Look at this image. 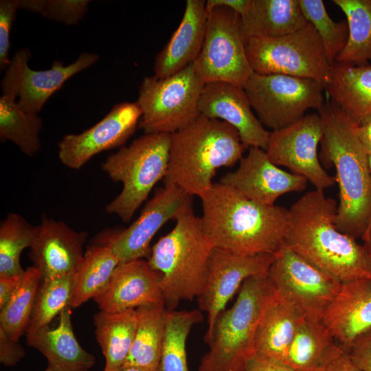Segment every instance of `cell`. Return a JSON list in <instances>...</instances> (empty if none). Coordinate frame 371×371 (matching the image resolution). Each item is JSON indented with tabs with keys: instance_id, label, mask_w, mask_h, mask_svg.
<instances>
[{
	"instance_id": "6da1fadb",
	"label": "cell",
	"mask_w": 371,
	"mask_h": 371,
	"mask_svg": "<svg viewBox=\"0 0 371 371\" xmlns=\"http://www.w3.org/2000/svg\"><path fill=\"white\" fill-rule=\"evenodd\" d=\"M337 202L324 191L311 190L289 210L282 246L341 283L371 279L368 254L335 226Z\"/></svg>"
},
{
	"instance_id": "7a4b0ae2",
	"label": "cell",
	"mask_w": 371,
	"mask_h": 371,
	"mask_svg": "<svg viewBox=\"0 0 371 371\" xmlns=\"http://www.w3.org/2000/svg\"><path fill=\"white\" fill-rule=\"evenodd\" d=\"M200 199L202 225L214 248L256 255L274 254L282 247L289 210L256 203L220 181Z\"/></svg>"
},
{
	"instance_id": "3957f363",
	"label": "cell",
	"mask_w": 371,
	"mask_h": 371,
	"mask_svg": "<svg viewBox=\"0 0 371 371\" xmlns=\"http://www.w3.org/2000/svg\"><path fill=\"white\" fill-rule=\"evenodd\" d=\"M324 135L320 155L333 164L339 189L335 224L356 240L371 229V175L368 153L361 143L357 124L330 100L317 110Z\"/></svg>"
},
{
	"instance_id": "277c9868",
	"label": "cell",
	"mask_w": 371,
	"mask_h": 371,
	"mask_svg": "<svg viewBox=\"0 0 371 371\" xmlns=\"http://www.w3.org/2000/svg\"><path fill=\"white\" fill-rule=\"evenodd\" d=\"M245 149L235 128L200 115L171 134L164 184L177 186L200 198L212 186L216 170L240 161Z\"/></svg>"
},
{
	"instance_id": "5b68a950",
	"label": "cell",
	"mask_w": 371,
	"mask_h": 371,
	"mask_svg": "<svg viewBox=\"0 0 371 371\" xmlns=\"http://www.w3.org/2000/svg\"><path fill=\"white\" fill-rule=\"evenodd\" d=\"M172 229L151 247L148 263L160 276L164 303L175 310L198 297L207 279L214 249L193 207L183 211Z\"/></svg>"
},
{
	"instance_id": "8992f818",
	"label": "cell",
	"mask_w": 371,
	"mask_h": 371,
	"mask_svg": "<svg viewBox=\"0 0 371 371\" xmlns=\"http://www.w3.org/2000/svg\"><path fill=\"white\" fill-rule=\"evenodd\" d=\"M275 297L267 274L245 280L236 300L220 313L205 341L209 350L202 357L197 371H245L254 358L260 318Z\"/></svg>"
},
{
	"instance_id": "52a82bcc",
	"label": "cell",
	"mask_w": 371,
	"mask_h": 371,
	"mask_svg": "<svg viewBox=\"0 0 371 371\" xmlns=\"http://www.w3.org/2000/svg\"><path fill=\"white\" fill-rule=\"evenodd\" d=\"M171 134L144 133L107 157L101 168L122 183L120 193L106 207L109 214L128 222L168 169Z\"/></svg>"
},
{
	"instance_id": "ba28073f",
	"label": "cell",
	"mask_w": 371,
	"mask_h": 371,
	"mask_svg": "<svg viewBox=\"0 0 371 371\" xmlns=\"http://www.w3.org/2000/svg\"><path fill=\"white\" fill-rule=\"evenodd\" d=\"M245 51L254 73L313 79L324 87L330 64L310 22L283 36L249 38L245 40Z\"/></svg>"
},
{
	"instance_id": "9c48e42d",
	"label": "cell",
	"mask_w": 371,
	"mask_h": 371,
	"mask_svg": "<svg viewBox=\"0 0 371 371\" xmlns=\"http://www.w3.org/2000/svg\"><path fill=\"white\" fill-rule=\"evenodd\" d=\"M204 85L193 63L164 78L144 77L137 100L142 113L138 127L144 133L172 134L193 122L201 115L198 103Z\"/></svg>"
},
{
	"instance_id": "30bf717a",
	"label": "cell",
	"mask_w": 371,
	"mask_h": 371,
	"mask_svg": "<svg viewBox=\"0 0 371 371\" xmlns=\"http://www.w3.org/2000/svg\"><path fill=\"white\" fill-rule=\"evenodd\" d=\"M205 38L193 63L204 83L223 82L243 87L254 73L240 30V16L234 10L216 6L207 11Z\"/></svg>"
},
{
	"instance_id": "8fae6325",
	"label": "cell",
	"mask_w": 371,
	"mask_h": 371,
	"mask_svg": "<svg viewBox=\"0 0 371 371\" xmlns=\"http://www.w3.org/2000/svg\"><path fill=\"white\" fill-rule=\"evenodd\" d=\"M243 89L260 123L273 131L285 128L317 111L324 102L321 83L283 74L253 73Z\"/></svg>"
},
{
	"instance_id": "7c38bea8",
	"label": "cell",
	"mask_w": 371,
	"mask_h": 371,
	"mask_svg": "<svg viewBox=\"0 0 371 371\" xmlns=\"http://www.w3.org/2000/svg\"><path fill=\"white\" fill-rule=\"evenodd\" d=\"M267 277L277 298L309 321H322L342 284L284 246L274 254Z\"/></svg>"
},
{
	"instance_id": "4fadbf2b",
	"label": "cell",
	"mask_w": 371,
	"mask_h": 371,
	"mask_svg": "<svg viewBox=\"0 0 371 371\" xmlns=\"http://www.w3.org/2000/svg\"><path fill=\"white\" fill-rule=\"evenodd\" d=\"M31 56V52L26 47L15 52L5 70L1 88L3 95L14 100L19 98L20 107L34 114L39 113L49 98L66 81L99 60L97 54L84 52L68 65L56 60L49 69L36 71L28 65Z\"/></svg>"
},
{
	"instance_id": "5bb4252c",
	"label": "cell",
	"mask_w": 371,
	"mask_h": 371,
	"mask_svg": "<svg viewBox=\"0 0 371 371\" xmlns=\"http://www.w3.org/2000/svg\"><path fill=\"white\" fill-rule=\"evenodd\" d=\"M192 196L177 186L160 187L131 225L100 235L98 243L109 246L120 264L148 257L154 236L166 222L192 207Z\"/></svg>"
},
{
	"instance_id": "9a60e30c",
	"label": "cell",
	"mask_w": 371,
	"mask_h": 371,
	"mask_svg": "<svg viewBox=\"0 0 371 371\" xmlns=\"http://www.w3.org/2000/svg\"><path fill=\"white\" fill-rule=\"evenodd\" d=\"M324 131L318 113L305 115L293 124L270 132L265 152L278 166H284L291 172L304 177L315 188L324 191L335 183L321 165L317 147Z\"/></svg>"
},
{
	"instance_id": "2e32d148",
	"label": "cell",
	"mask_w": 371,
	"mask_h": 371,
	"mask_svg": "<svg viewBox=\"0 0 371 371\" xmlns=\"http://www.w3.org/2000/svg\"><path fill=\"white\" fill-rule=\"evenodd\" d=\"M142 113L137 101L115 104L100 122L78 134L63 137L58 147L60 161L78 170L94 155L122 147L139 125Z\"/></svg>"
},
{
	"instance_id": "e0dca14e",
	"label": "cell",
	"mask_w": 371,
	"mask_h": 371,
	"mask_svg": "<svg viewBox=\"0 0 371 371\" xmlns=\"http://www.w3.org/2000/svg\"><path fill=\"white\" fill-rule=\"evenodd\" d=\"M274 258L273 254L239 255L214 248L206 283L197 297L199 308L207 313L204 341L227 302L247 278L266 275Z\"/></svg>"
},
{
	"instance_id": "ac0fdd59",
	"label": "cell",
	"mask_w": 371,
	"mask_h": 371,
	"mask_svg": "<svg viewBox=\"0 0 371 371\" xmlns=\"http://www.w3.org/2000/svg\"><path fill=\"white\" fill-rule=\"evenodd\" d=\"M307 181L303 176L280 168L269 159L265 150L258 147L249 148L238 168L223 175L220 181L245 198L266 205H275L284 194L303 191Z\"/></svg>"
},
{
	"instance_id": "d6986e66",
	"label": "cell",
	"mask_w": 371,
	"mask_h": 371,
	"mask_svg": "<svg viewBox=\"0 0 371 371\" xmlns=\"http://www.w3.org/2000/svg\"><path fill=\"white\" fill-rule=\"evenodd\" d=\"M198 108L201 115L222 120L235 128L246 148L266 150L270 131L253 113L243 87L223 82L205 84Z\"/></svg>"
},
{
	"instance_id": "ffe728a7",
	"label": "cell",
	"mask_w": 371,
	"mask_h": 371,
	"mask_svg": "<svg viewBox=\"0 0 371 371\" xmlns=\"http://www.w3.org/2000/svg\"><path fill=\"white\" fill-rule=\"evenodd\" d=\"M86 232H77L65 222L43 217L29 257L42 279L74 274L83 260Z\"/></svg>"
},
{
	"instance_id": "44dd1931",
	"label": "cell",
	"mask_w": 371,
	"mask_h": 371,
	"mask_svg": "<svg viewBox=\"0 0 371 371\" xmlns=\"http://www.w3.org/2000/svg\"><path fill=\"white\" fill-rule=\"evenodd\" d=\"M100 311L116 313L150 304H164L159 275L142 259L119 264L94 297Z\"/></svg>"
},
{
	"instance_id": "7402d4cb",
	"label": "cell",
	"mask_w": 371,
	"mask_h": 371,
	"mask_svg": "<svg viewBox=\"0 0 371 371\" xmlns=\"http://www.w3.org/2000/svg\"><path fill=\"white\" fill-rule=\"evenodd\" d=\"M322 322L347 351L358 336L371 329V279L342 283Z\"/></svg>"
},
{
	"instance_id": "603a6c76",
	"label": "cell",
	"mask_w": 371,
	"mask_h": 371,
	"mask_svg": "<svg viewBox=\"0 0 371 371\" xmlns=\"http://www.w3.org/2000/svg\"><path fill=\"white\" fill-rule=\"evenodd\" d=\"M204 0H187L181 22L157 54L154 76L168 77L194 63L205 38L207 13Z\"/></svg>"
},
{
	"instance_id": "cb8c5ba5",
	"label": "cell",
	"mask_w": 371,
	"mask_h": 371,
	"mask_svg": "<svg viewBox=\"0 0 371 371\" xmlns=\"http://www.w3.org/2000/svg\"><path fill=\"white\" fill-rule=\"evenodd\" d=\"M324 90L357 125L371 117V65L330 64Z\"/></svg>"
},
{
	"instance_id": "d4e9b609",
	"label": "cell",
	"mask_w": 371,
	"mask_h": 371,
	"mask_svg": "<svg viewBox=\"0 0 371 371\" xmlns=\"http://www.w3.org/2000/svg\"><path fill=\"white\" fill-rule=\"evenodd\" d=\"M27 344L39 351L49 364L61 371H89L95 361V357L82 348L75 336L71 307L60 313L56 328H41L27 336Z\"/></svg>"
},
{
	"instance_id": "484cf974",
	"label": "cell",
	"mask_w": 371,
	"mask_h": 371,
	"mask_svg": "<svg viewBox=\"0 0 371 371\" xmlns=\"http://www.w3.org/2000/svg\"><path fill=\"white\" fill-rule=\"evenodd\" d=\"M304 319L297 310L276 295L259 322L254 358L283 363L296 330Z\"/></svg>"
},
{
	"instance_id": "4316f807",
	"label": "cell",
	"mask_w": 371,
	"mask_h": 371,
	"mask_svg": "<svg viewBox=\"0 0 371 371\" xmlns=\"http://www.w3.org/2000/svg\"><path fill=\"white\" fill-rule=\"evenodd\" d=\"M298 0H251L240 16L245 39L272 38L297 31L308 23Z\"/></svg>"
},
{
	"instance_id": "83f0119b",
	"label": "cell",
	"mask_w": 371,
	"mask_h": 371,
	"mask_svg": "<svg viewBox=\"0 0 371 371\" xmlns=\"http://www.w3.org/2000/svg\"><path fill=\"white\" fill-rule=\"evenodd\" d=\"M344 350L322 321L304 319L283 364L296 371H316Z\"/></svg>"
},
{
	"instance_id": "f1b7e54d",
	"label": "cell",
	"mask_w": 371,
	"mask_h": 371,
	"mask_svg": "<svg viewBox=\"0 0 371 371\" xmlns=\"http://www.w3.org/2000/svg\"><path fill=\"white\" fill-rule=\"evenodd\" d=\"M137 326L129 354L122 366L157 371L164 342L168 309L164 304L135 308Z\"/></svg>"
},
{
	"instance_id": "f546056e",
	"label": "cell",
	"mask_w": 371,
	"mask_h": 371,
	"mask_svg": "<svg viewBox=\"0 0 371 371\" xmlns=\"http://www.w3.org/2000/svg\"><path fill=\"white\" fill-rule=\"evenodd\" d=\"M93 324L96 340L105 358L103 371H114L122 367L135 334V308L116 313L100 311L94 315Z\"/></svg>"
},
{
	"instance_id": "4dcf8cb0",
	"label": "cell",
	"mask_w": 371,
	"mask_h": 371,
	"mask_svg": "<svg viewBox=\"0 0 371 371\" xmlns=\"http://www.w3.org/2000/svg\"><path fill=\"white\" fill-rule=\"evenodd\" d=\"M120 262L104 244L88 246L75 273L71 308H77L99 293L109 282Z\"/></svg>"
},
{
	"instance_id": "1f68e13d",
	"label": "cell",
	"mask_w": 371,
	"mask_h": 371,
	"mask_svg": "<svg viewBox=\"0 0 371 371\" xmlns=\"http://www.w3.org/2000/svg\"><path fill=\"white\" fill-rule=\"evenodd\" d=\"M345 14L348 38L335 61L371 65V0H333Z\"/></svg>"
},
{
	"instance_id": "d6a6232c",
	"label": "cell",
	"mask_w": 371,
	"mask_h": 371,
	"mask_svg": "<svg viewBox=\"0 0 371 371\" xmlns=\"http://www.w3.org/2000/svg\"><path fill=\"white\" fill-rule=\"evenodd\" d=\"M43 126L38 114L23 111L16 100L1 95L0 97V140L10 141L21 151L32 157L41 148L40 132Z\"/></svg>"
},
{
	"instance_id": "836d02e7",
	"label": "cell",
	"mask_w": 371,
	"mask_h": 371,
	"mask_svg": "<svg viewBox=\"0 0 371 371\" xmlns=\"http://www.w3.org/2000/svg\"><path fill=\"white\" fill-rule=\"evenodd\" d=\"M203 319L199 310H168L161 354L157 371H189L186 341L192 327Z\"/></svg>"
},
{
	"instance_id": "e575fe53",
	"label": "cell",
	"mask_w": 371,
	"mask_h": 371,
	"mask_svg": "<svg viewBox=\"0 0 371 371\" xmlns=\"http://www.w3.org/2000/svg\"><path fill=\"white\" fill-rule=\"evenodd\" d=\"M38 225H33L16 213H8L0 223V278L22 275L20 257L30 248Z\"/></svg>"
},
{
	"instance_id": "d590c367",
	"label": "cell",
	"mask_w": 371,
	"mask_h": 371,
	"mask_svg": "<svg viewBox=\"0 0 371 371\" xmlns=\"http://www.w3.org/2000/svg\"><path fill=\"white\" fill-rule=\"evenodd\" d=\"M41 280L38 269L27 267L13 295L0 311V328L16 341L27 330Z\"/></svg>"
},
{
	"instance_id": "8d00e7d4",
	"label": "cell",
	"mask_w": 371,
	"mask_h": 371,
	"mask_svg": "<svg viewBox=\"0 0 371 371\" xmlns=\"http://www.w3.org/2000/svg\"><path fill=\"white\" fill-rule=\"evenodd\" d=\"M75 273L42 279L26 333H35L67 307H71Z\"/></svg>"
},
{
	"instance_id": "74e56055",
	"label": "cell",
	"mask_w": 371,
	"mask_h": 371,
	"mask_svg": "<svg viewBox=\"0 0 371 371\" xmlns=\"http://www.w3.org/2000/svg\"><path fill=\"white\" fill-rule=\"evenodd\" d=\"M300 8L317 32L327 58L332 64L344 49L348 38L347 21H333L322 0H298Z\"/></svg>"
},
{
	"instance_id": "f35d334b",
	"label": "cell",
	"mask_w": 371,
	"mask_h": 371,
	"mask_svg": "<svg viewBox=\"0 0 371 371\" xmlns=\"http://www.w3.org/2000/svg\"><path fill=\"white\" fill-rule=\"evenodd\" d=\"M89 0H18L19 10L38 13L45 18L74 25L85 16Z\"/></svg>"
},
{
	"instance_id": "ab89813d",
	"label": "cell",
	"mask_w": 371,
	"mask_h": 371,
	"mask_svg": "<svg viewBox=\"0 0 371 371\" xmlns=\"http://www.w3.org/2000/svg\"><path fill=\"white\" fill-rule=\"evenodd\" d=\"M19 10L18 0L0 1V69L5 70L10 63V32Z\"/></svg>"
},
{
	"instance_id": "60d3db41",
	"label": "cell",
	"mask_w": 371,
	"mask_h": 371,
	"mask_svg": "<svg viewBox=\"0 0 371 371\" xmlns=\"http://www.w3.org/2000/svg\"><path fill=\"white\" fill-rule=\"evenodd\" d=\"M346 352L363 371H371V329L358 336Z\"/></svg>"
},
{
	"instance_id": "b9f144b4",
	"label": "cell",
	"mask_w": 371,
	"mask_h": 371,
	"mask_svg": "<svg viewBox=\"0 0 371 371\" xmlns=\"http://www.w3.org/2000/svg\"><path fill=\"white\" fill-rule=\"evenodd\" d=\"M25 356V351L19 341L11 339L0 328V362L5 366H13Z\"/></svg>"
},
{
	"instance_id": "7bdbcfd3",
	"label": "cell",
	"mask_w": 371,
	"mask_h": 371,
	"mask_svg": "<svg viewBox=\"0 0 371 371\" xmlns=\"http://www.w3.org/2000/svg\"><path fill=\"white\" fill-rule=\"evenodd\" d=\"M316 371H363L351 359L348 352L342 350Z\"/></svg>"
},
{
	"instance_id": "ee69618b",
	"label": "cell",
	"mask_w": 371,
	"mask_h": 371,
	"mask_svg": "<svg viewBox=\"0 0 371 371\" xmlns=\"http://www.w3.org/2000/svg\"><path fill=\"white\" fill-rule=\"evenodd\" d=\"M23 274L0 278V311L5 306L13 295Z\"/></svg>"
},
{
	"instance_id": "f6af8a7d",
	"label": "cell",
	"mask_w": 371,
	"mask_h": 371,
	"mask_svg": "<svg viewBox=\"0 0 371 371\" xmlns=\"http://www.w3.org/2000/svg\"><path fill=\"white\" fill-rule=\"evenodd\" d=\"M245 371H296L283 363L254 358Z\"/></svg>"
},
{
	"instance_id": "bcb514c9",
	"label": "cell",
	"mask_w": 371,
	"mask_h": 371,
	"mask_svg": "<svg viewBox=\"0 0 371 371\" xmlns=\"http://www.w3.org/2000/svg\"><path fill=\"white\" fill-rule=\"evenodd\" d=\"M251 0H207L205 3L206 11L216 6L229 8L237 12L240 16L247 10Z\"/></svg>"
},
{
	"instance_id": "7dc6e473",
	"label": "cell",
	"mask_w": 371,
	"mask_h": 371,
	"mask_svg": "<svg viewBox=\"0 0 371 371\" xmlns=\"http://www.w3.org/2000/svg\"><path fill=\"white\" fill-rule=\"evenodd\" d=\"M357 133L366 153H371V117L361 125H357Z\"/></svg>"
},
{
	"instance_id": "c3c4849f",
	"label": "cell",
	"mask_w": 371,
	"mask_h": 371,
	"mask_svg": "<svg viewBox=\"0 0 371 371\" xmlns=\"http://www.w3.org/2000/svg\"><path fill=\"white\" fill-rule=\"evenodd\" d=\"M370 260L371 265V229L361 238Z\"/></svg>"
},
{
	"instance_id": "681fc988",
	"label": "cell",
	"mask_w": 371,
	"mask_h": 371,
	"mask_svg": "<svg viewBox=\"0 0 371 371\" xmlns=\"http://www.w3.org/2000/svg\"><path fill=\"white\" fill-rule=\"evenodd\" d=\"M114 371H148L142 368L133 366H122Z\"/></svg>"
},
{
	"instance_id": "f907efd6",
	"label": "cell",
	"mask_w": 371,
	"mask_h": 371,
	"mask_svg": "<svg viewBox=\"0 0 371 371\" xmlns=\"http://www.w3.org/2000/svg\"><path fill=\"white\" fill-rule=\"evenodd\" d=\"M44 371H61L55 366L47 363V367Z\"/></svg>"
},
{
	"instance_id": "816d5d0a",
	"label": "cell",
	"mask_w": 371,
	"mask_h": 371,
	"mask_svg": "<svg viewBox=\"0 0 371 371\" xmlns=\"http://www.w3.org/2000/svg\"><path fill=\"white\" fill-rule=\"evenodd\" d=\"M368 160L369 170H370V172L371 175V153L368 154Z\"/></svg>"
}]
</instances>
